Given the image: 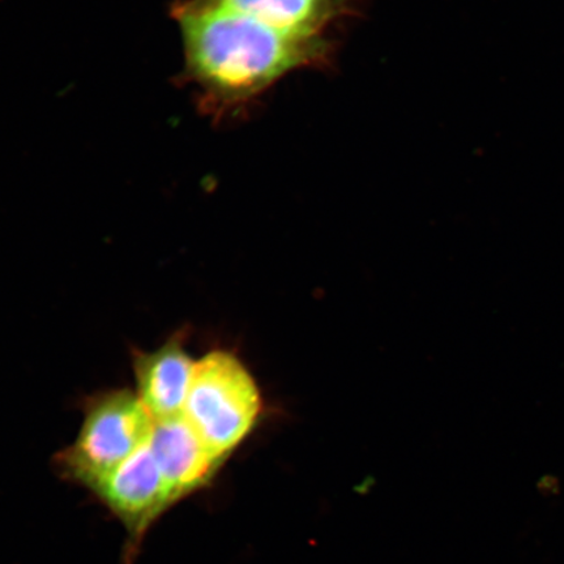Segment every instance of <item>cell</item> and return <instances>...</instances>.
I'll return each mask as SVG.
<instances>
[{"mask_svg":"<svg viewBox=\"0 0 564 564\" xmlns=\"http://www.w3.org/2000/svg\"><path fill=\"white\" fill-rule=\"evenodd\" d=\"M89 491L126 529L124 564L135 562L152 525L178 503L154 460L150 444L126 458Z\"/></svg>","mask_w":564,"mask_h":564,"instance_id":"cell-4","label":"cell"},{"mask_svg":"<svg viewBox=\"0 0 564 564\" xmlns=\"http://www.w3.org/2000/svg\"><path fill=\"white\" fill-rule=\"evenodd\" d=\"M260 21L303 40L324 39V32L352 11V0H196Z\"/></svg>","mask_w":564,"mask_h":564,"instance_id":"cell-7","label":"cell"},{"mask_svg":"<svg viewBox=\"0 0 564 564\" xmlns=\"http://www.w3.org/2000/svg\"><path fill=\"white\" fill-rule=\"evenodd\" d=\"M154 420L137 393H102L86 408L73 446L55 456V469L88 490L133 453L150 443Z\"/></svg>","mask_w":564,"mask_h":564,"instance_id":"cell-3","label":"cell"},{"mask_svg":"<svg viewBox=\"0 0 564 564\" xmlns=\"http://www.w3.org/2000/svg\"><path fill=\"white\" fill-rule=\"evenodd\" d=\"M260 412L256 380L236 356L216 350L195 362L182 414L216 455L227 460Z\"/></svg>","mask_w":564,"mask_h":564,"instance_id":"cell-2","label":"cell"},{"mask_svg":"<svg viewBox=\"0 0 564 564\" xmlns=\"http://www.w3.org/2000/svg\"><path fill=\"white\" fill-rule=\"evenodd\" d=\"M148 444L176 502L206 488L225 462L202 441L183 414L154 420Z\"/></svg>","mask_w":564,"mask_h":564,"instance_id":"cell-5","label":"cell"},{"mask_svg":"<svg viewBox=\"0 0 564 564\" xmlns=\"http://www.w3.org/2000/svg\"><path fill=\"white\" fill-rule=\"evenodd\" d=\"M186 74L208 100L237 108L294 70L322 65L326 39L293 37L241 13L186 0L176 3Z\"/></svg>","mask_w":564,"mask_h":564,"instance_id":"cell-1","label":"cell"},{"mask_svg":"<svg viewBox=\"0 0 564 564\" xmlns=\"http://www.w3.org/2000/svg\"><path fill=\"white\" fill-rule=\"evenodd\" d=\"M194 366L178 336L158 350L133 352L137 394L153 420L182 414Z\"/></svg>","mask_w":564,"mask_h":564,"instance_id":"cell-6","label":"cell"}]
</instances>
